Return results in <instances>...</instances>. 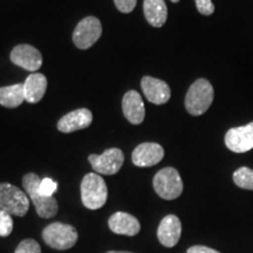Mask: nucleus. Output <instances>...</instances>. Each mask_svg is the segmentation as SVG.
I'll return each instance as SVG.
<instances>
[{"label":"nucleus","mask_w":253,"mask_h":253,"mask_svg":"<svg viewBox=\"0 0 253 253\" xmlns=\"http://www.w3.org/2000/svg\"><path fill=\"white\" fill-rule=\"evenodd\" d=\"M186 253H219L216 250L207 248V246H201V245H196L190 248Z\"/></svg>","instance_id":"obj_26"},{"label":"nucleus","mask_w":253,"mask_h":253,"mask_svg":"<svg viewBox=\"0 0 253 253\" xmlns=\"http://www.w3.org/2000/svg\"><path fill=\"white\" fill-rule=\"evenodd\" d=\"M122 110L131 125H141L145 116V107L141 95L136 90L126 91L122 100Z\"/></svg>","instance_id":"obj_15"},{"label":"nucleus","mask_w":253,"mask_h":253,"mask_svg":"<svg viewBox=\"0 0 253 253\" xmlns=\"http://www.w3.org/2000/svg\"><path fill=\"white\" fill-rule=\"evenodd\" d=\"M107 253H132V252H126V251H109Z\"/></svg>","instance_id":"obj_27"},{"label":"nucleus","mask_w":253,"mask_h":253,"mask_svg":"<svg viewBox=\"0 0 253 253\" xmlns=\"http://www.w3.org/2000/svg\"><path fill=\"white\" fill-rule=\"evenodd\" d=\"M170 1H172V2H178L179 0H170Z\"/></svg>","instance_id":"obj_28"},{"label":"nucleus","mask_w":253,"mask_h":253,"mask_svg":"<svg viewBox=\"0 0 253 253\" xmlns=\"http://www.w3.org/2000/svg\"><path fill=\"white\" fill-rule=\"evenodd\" d=\"M30 209V198L23 190L9 183H0V210L24 217Z\"/></svg>","instance_id":"obj_5"},{"label":"nucleus","mask_w":253,"mask_h":253,"mask_svg":"<svg viewBox=\"0 0 253 253\" xmlns=\"http://www.w3.org/2000/svg\"><path fill=\"white\" fill-rule=\"evenodd\" d=\"M108 189L106 182L99 173L90 172L81 182V199L84 207L89 210H97L106 204Z\"/></svg>","instance_id":"obj_3"},{"label":"nucleus","mask_w":253,"mask_h":253,"mask_svg":"<svg viewBox=\"0 0 253 253\" xmlns=\"http://www.w3.org/2000/svg\"><path fill=\"white\" fill-rule=\"evenodd\" d=\"M198 12L203 15H211L214 12L212 0H195Z\"/></svg>","instance_id":"obj_24"},{"label":"nucleus","mask_w":253,"mask_h":253,"mask_svg":"<svg viewBox=\"0 0 253 253\" xmlns=\"http://www.w3.org/2000/svg\"><path fill=\"white\" fill-rule=\"evenodd\" d=\"M153 185L156 194L167 201L178 198L183 192L181 175L175 168H163L154 177Z\"/></svg>","instance_id":"obj_6"},{"label":"nucleus","mask_w":253,"mask_h":253,"mask_svg":"<svg viewBox=\"0 0 253 253\" xmlns=\"http://www.w3.org/2000/svg\"><path fill=\"white\" fill-rule=\"evenodd\" d=\"M109 229L116 235L123 236H136L141 230V224L131 214L126 212H115L108 220Z\"/></svg>","instance_id":"obj_16"},{"label":"nucleus","mask_w":253,"mask_h":253,"mask_svg":"<svg viewBox=\"0 0 253 253\" xmlns=\"http://www.w3.org/2000/svg\"><path fill=\"white\" fill-rule=\"evenodd\" d=\"M25 100L24 84H15L12 86L0 88V104L6 108H17Z\"/></svg>","instance_id":"obj_19"},{"label":"nucleus","mask_w":253,"mask_h":253,"mask_svg":"<svg viewBox=\"0 0 253 253\" xmlns=\"http://www.w3.org/2000/svg\"><path fill=\"white\" fill-rule=\"evenodd\" d=\"M11 61L28 72H37L42 66V55L36 47L21 43L12 49Z\"/></svg>","instance_id":"obj_10"},{"label":"nucleus","mask_w":253,"mask_h":253,"mask_svg":"<svg viewBox=\"0 0 253 253\" xmlns=\"http://www.w3.org/2000/svg\"><path fill=\"white\" fill-rule=\"evenodd\" d=\"M47 89V79L41 73H32L24 82L25 100L28 103H38L42 100Z\"/></svg>","instance_id":"obj_17"},{"label":"nucleus","mask_w":253,"mask_h":253,"mask_svg":"<svg viewBox=\"0 0 253 253\" xmlns=\"http://www.w3.org/2000/svg\"><path fill=\"white\" fill-rule=\"evenodd\" d=\"M14 253H41V248L34 239H25L18 245Z\"/></svg>","instance_id":"obj_22"},{"label":"nucleus","mask_w":253,"mask_h":253,"mask_svg":"<svg viewBox=\"0 0 253 253\" xmlns=\"http://www.w3.org/2000/svg\"><path fill=\"white\" fill-rule=\"evenodd\" d=\"M93 122V114L89 109L80 108L66 114L58 122L59 131L69 134L78 130L86 129Z\"/></svg>","instance_id":"obj_12"},{"label":"nucleus","mask_w":253,"mask_h":253,"mask_svg":"<svg viewBox=\"0 0 253 253\" xmlns=\"http://www.w3.org/2000/svg\"><path fill=\"white\" fill-rule=\"evenodd\" d=\"M90 166L99 175H115L120 171L125 162V154L119 148H110L103 154H91L88 157Z\"/></svg>","instance_id":"obj_8"},{"label":"nucleus","mask_w":253,"mask_h":253,"mask_svg":"<svg viewBox=\"0 0 253 253\" xmlns=\"http://www.w3.org/2000/svg\"><path fill=\"white\" fill-rule=\"evenodd\" d=\"M141 87L147 100L154 104L167 103L171 96L169 84L160 79L144 77L141 81Z\"/></svg>","instance_id":"obj_13"},{"label":"nucleus","mask_w":253,"mask_h":253,"mask_svg":"<svg viewBox=\"0 0 253 253\" xmlns=\"http://www.w3.org/2000/svg\"><path fill=\"white\" fill-rule=\"evenodd\" d=\"M116 8L122 13H130L134 11L137 0H114Z\"/></svg>","instance_id":"obj_25"},{"label":"nucleus","mask_w":253,"mask_h":253,"mask_svg":"<svg viewBox=\"0 0 253 253\" xmlns=\"http://www.w3.org/2000/svg\"><path fill=\"white\" fill-rule=\"evenodd\" d=\"M56 189H58V183L53 181L52 178H43L41 179L38 191L40 195L46 196V197H52Z\"/></svg>","instance_id":"obj_23"},{"label":"nucleus","mask_w":253,"mask_h":253,"mask_svg":"<svg viewBox=\"0 0 253 253\" xmlns=\"http://www.w3.org/2000/svg\"><path fill=\"white\" fill-rule=\"evenodd\" d=\"M79 238L78 231L75 227L68 224L56 223L49 224L42 231V239L49 248L63 251L72 249L77 244Z\"/></svg>","instance_id":"obj_4"},{"label":"nucleus","mask_w":253,"mask_h":253,"mask_svg":"<svg viewBox=\"0 0 253 253\" xmlns=\"http://www.w3.org/2000/svg\"><path fill=\"white\" fill-rule=\"evenodd\" d=\"M164 149L162 145L153 142H145L135 148L132 151L131 160L136 167L148 168L156 166L163 160Z\"/></svg>","instance_id":"obj_11"},{"label":"nucleus","mask_w":253,"mask_h":253,"mask_svg":"<svg viewBox=\"0 0 253 253\" xmlns=\"http://www.w3.org/2000/svg\"><path fill=\"white\" fill-rule=\"evenodd\" d=\"M41 182V178L37 173H26L23 178V185L28 198L33 203L38 214L42 218H52L58 212V202L53 197H46L39 194L38 189Z\"/></svg>","instance_id":"obj_2"},{"label":"nucleus","mask_w":253,"mask_h":253,"mask_svg":"<svg viewBox=\"0 0 253 253\" xmlns=\"http://www.w3.org/2000/svg\"><path fill=\"white\" fill-rule=\"evenodd\" d=\"M143 12L153 27H162L168 19V7L164 0H144Z\"/></svg>","instance_id":"obj_18"},{"label":"nucleus","mask_w":253,"mask_h":253,"mask_svg":"<svg viewBox=\"0 0 253 253\" xmlns=\"http://www.w3.org/2000/svg\"><path fill=\"white\" fill-rule=\"evenodd\" d=\"M13 230V219L9 213L0 210V237H7Z\"/></svg>","instance_id":"obj_21"},{"label":"nucleus","mask_w":253,"mask_h":253,"mask_svg":"<svg viewBox=\"0 0 253 253\" xmlns=\"http://www.w3.org/2000/svg\"><path fill=\"white\" fill-rule=\"evenodd\" d=\"M233 182L237 186L245 190H253V170L242 167L233 173Z\"/></svg>","instance_id":"obj_20"},{"label":"nucleus","mask_w":253,"mask_h":253,"mask_svg":"<svg viewBox=\"0 0 253 253\" xmlns=\"http://www.w3.org/2000/svg\"><path fill=\"white\" fill-rule=\"evenodd\" d=\"M225 144L227 149L237 154L248 153L253 149V122L231 128L225 135Z\"/></svg>","instance_id":"obj_9"},{"label":"nucleus","mask_w":253,"mask_h":253,"mask_svg":"<svg viewBox=\"0 0 253 253\" xmlns=\"http://www.w3.org/2000/svg\"><path fill=\"white\" fill-rule=\"evenodd\" d=\"M213 87L207 79H198L189 88L185 96V108L194 116L203 115L213 101Z\"/></svg>","instance_id":"obj_1"},{"label":"nucleus","mask_w":253,"mask_h":253,"mask_svg":"<svg viewBox=\"0 0 253 253\" xmlns=\"http://www.w3.org/2000/svg\"><path fill=\"white\" fill-rule=\"evenodd\" d=\"M182 233V224L175 214H168L160 223L157 237L160 243L166 248H173L179 242Z\"/></svg>","instance_id":"obj_14"},{"label":"nucleus","mask_w":253,"mask_h":253,"mask_svg":"<svg viewBox=\"0 0 253 253\" xmlns=\"http://www.w3.org/2000/svg\"><path fill=\"white\" fill-rule=\"evenodd\" d=\"M102 34V25L96 17H86L77 25L73 32V42L80 49H88Z\"/></svg>","instance_id":"obj_7"}]
</instances>
